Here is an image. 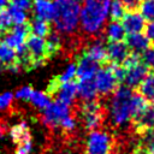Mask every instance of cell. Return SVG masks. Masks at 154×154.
I'll return each instance as SVG.
<instances>
[{"label": "cell", "mask_w": 154, "mask_h": 154, "mask_svg": "<svg viewBox=\"0 0 154 154\" xmlns=\"http://www.w3.org/2000/svg\"><path fill=\"white\" fill-rule=\"evenodd\" d=\"M120 23H122L125 32L129 34V35L142 32L144 26H146L144 18L141 16L140 12H137L135 10H130V11L125 12L123 18L120 19Z\"/></svg>", "instance_id": "cell-12"}, {"label": "cell", "mask_w": 154, "mask_h": 154, "mask_svg": "<svg viewBox=\"0 0 154 154\" xmlns=\"http://www.w3.org/2000/svg\"><path fill=\"white\" fill-rule=\"evenodd\" d=\"M78 81V79H77ZM77 95L81 97L83 102L88 101H94L96 100L97 91L95 87L94 78H88V79H79L77 82Z\"/></svg>", "instance_id": "cell-17"}, {"label": "cell", "mask_w": 154, "mask_h": 154, "mask_svg": "<svg viewBox=\"0 0 154 154\" xmlns=\"http://www.w3.org/2000/svg\"><path fill=\"white\" fill-rule=\"evenodd\" d=\"M10 0H0V12L7 10V7L10 6Z\"/></svg>", "instance_id": "cell-37"}, {"label": "cell", "mask_w": 154, "mask_h": 154, "mask_svg": "<svg viewBox=\"0 0 154 154\" xmlns=\"http://www.w3.org/2000/svg\"><path fill=\"white\" fill-rule=\"evenodd\" d=\"M123 2V5L125 6V8H130V10H135L136 6H138L141 0H120Z\"/></svg>", "instance_id": "cell-36"}, {"label": "cell", "mask_w": 154, "mask_h": 154, "mask_svg": "<svg viewBox=\"0 0 154 154\" xmlns=\"http://www.w3.org/2000/svg\"><path fill=\"white\" fill-rule=\"evenodd\" d=\"M24 47H25V52L29 59L30 71L38 66L45 65L48 60L53 58L49 52L47 41L42 37L35 36L34 34H30L26 37Z\"/></svg>", "instance_id": "cell-4"}, {"label": "cell", "mask_w": 154, "mask_h": 154, "mask_svg": "<svg viewBox=\"0 0 154 154\" xmlns=\"http://www.w3.org/2000/svg\"><path fill=\"white\" fill-rule=\"evenodd\" d=\"M111 0H83L79 24L87 36H97L107 20Z\"/></svg>", "instance_id": "cell-1"}, {"label": "cell", "mask_w": 154, "mask_h": 154, "mask_svg": "<svg viewBox=\"0 0 154 154\" xmlns=\"http://www.w3.org/2000/svg\"><path fill=\"white\" fill-rule=\"evenodd\" d=\"M142 61L147 66V69H152L154 71V46L148 47L142 53Z\"/></svg>", "instance_id": "cell-31"}, {"label": "cell", "mask_w": 154, "mask_h": 154, "mask_svg": "<svg viewBox=\"0 0 154 154\" xmlns=\"http://www.w3.org/2000/svg\"><path fill=\"white\" fill-rule=\"evenodd\" d=\"M34 11L35 17L45 19V20H53L54 18V4L52 0H36L34 1Z\"/></svg>", "instance_id": "cell-19"}, {"label": "cell", "mask_w": 154, "mask_h": 154, "mask_svg": "<svg viewBox=\"0 0 154 154\" xmlns=\"http://www.w3.org/2000/svg\"><path fill=\"white\" fill-rule=\"evenodd\" d=\"M54 18L57 34L73 35L79 25L81 0H55L54 2Z\"/></svg>", "instance_id": "cell-2"}, {"label": "cell", "mask_w": 154, "mask_h": 154, "mask_svg": "<svg viewBox=\"0 0 154 154\" xmlns=\"http://www.w3.org/2000/svg\"><path fill=\"white\" fill-rule=\"evenodd\" d=\"M0 61L6 70H10L12 72H18L20 70L17 52L5 43L0 45Z\"/></svg>", "instance_id": "cell-15"}, {"label": "cell", "mask_w": 154, "mask_h": 154, "mask_svg": "<svg viewBox=\"0 0 154 154\" xmlns=\"http://www.w3.org/2000/svg\"><path fill=\"white\" fill-rule=\"evenodd\" d=\"M105 36L109 42L124 41L126 32H125L120 20H111L105 28Z\"/></svg>", "instance_id": "cell-21"}, {"label": "cell", "mask_w": 154, "mask_h": 154, "mask_svg": "<svg viewBox=\"0 0 154 154\" xmlns=\"http://www.w3.org/2000/svg\"><path fill=\"white\" fill-rule=\"evenodd\" d=\"M4 70H6V69H5V66H4V65H2V63H1V61H0V73H1V72H2V71H4Z\"/></svg>", "instance_id": "cell-41"}, {"label": "cell", "mask_w": 154, "mask_h": 154, "mask_svg": "<svg viewBox=\"0 0 154 154\" xmlns=\"http://www.w3.org/2000/svg\"><path fill=\"white\" fill-rule=\"evenodd\" d=\"M137 129H143L149 130L154 128V105L153 106H147V108L134 120Z\"/></svg>", "instance_id": "cell-23"}, {"label": "cell", "mask_w": 154, "mask_h": 154, "mask_svg": "<svg viewBox=\"0 0 154 154\" xmlns=\"http://www.w3.org/2000/svg\"><path fill=\"white\" fill-rule=\"evenodd\" d=\"M84 53H87L93 60H95L99 65L103 64L107 61V53H106V46L103 43V41H101L100 38H94L83 51Z\"/></svg>", "instance_id": "cell-16"}, {"label": "cell", "mask_w": 154, "mask_h": 154, "mask_svg": "<svg viewBox=\"0 0 154 154\" xmlns=\"http://www.w3.org/2000/svg\"><path fill=\"white\" fill-rule=\"evenodd\" d=\"M10 2L22 10H30L32 5V0H10Z\"/></svg>", "instance_id": "cell-35"}, {"label": "cell", "mask_w": 154, "mask_h": 154, "mask_svg": "<svg viewBox=\"0 0 154 154\" xmlns=\"http://www.w3.org/2000/svg\"><path fill=\"white\" fill-rule=\"evenodd\" d=\"M13 154H14V153H13Z\"/></svg>", "instance_id": "cell-45"}, {"label": "cell", "mask_w": 154, "mask_h": 154, "mask_svg": "<svg viewBox=\"0 0 154 154\" xmlns=\"http://www.w3.org/2000/svg\"><path fill=\"white\" fill-rule=\"evenodd\" d=\"M94 82H95L97 94H100L102 96L113 94L118 85V79L113 75L109 66L99 69L94 76Z\"/></svg>", "instance_id": "cell-8"}, {"label": "cell", "mask_w": 154, "mask_h": 154, "mask_svg": "<svg viewBox=\"0 0 154 154\" xmlns=\"http://www.w3.org/2000/svg\"><path fill=\"white\" fill-rule=\"evenodd\" d=\"M31 34L29 23H24L20 25H13L12 29L6 32L2 36V43H5L6 46L13 48L16 52H18L19 49H22L25 45L26 37Z\"/></svg>", "instance_id": "cell-9"}, {"label": "cell", "mask_w": 154, "mask_h": 154, "mask_svg": "<svg viewBox=\"0 0 154 154\" xmlns=\"http://www.w3.org/2000/svg\"><path fill=\"white\" fill-rule=\"evenodd\" d=\"M1 38H2V36L0 35V45H1Z\"/></svg>", "instance_id": "cell-42"}, {"label": "cell", "mask_w": 154, "mask_h": 154, "mask_svg": "<svg viewBox=\"0 0 154 154\" xmlns=\"http://www.w3.org/2000/svg\"><path fill=\"white\" fill-rule=\"evenodd\" d=\"M132 154H147V153L144 150H142V149H136V150L132 152Z\"/></svg>", "instance_id": "cell-39"}, {"label": "cell", "mask_w": 154, "mask_h": 154, "mask_svg": "<svg viewBox=\"0 0 154 154\" xmlns=\"http://www.w3.org/2000/svg\"><path fill=\"white\" fill-rule=\"evenodd\" d=\"M106 53H107V60H109L111 64H118V65H122L130 54L129 48L124 41L109 42L108 46H106Z\"/></svg>", "instance_id": "cell-14"}, {"label": "cell", "mask_w": 154, "mask_h": 154, "mask_svg": "<svg viewBox=\"0 0 154 154\" xmlns=\"http://www.w3.org/2000/svg\"><path fill=\"white\" fill-rule=\"evenodd\" d=\"M29 101L32 103V106L40 108V109H46L51 105V99L43 93V91H36L34 90L31 93V96Z\"/></svg>", "instance_id": "cell-27"}, {"label": "cell", "mask_w": 154, "mask_h": 154, "mask_svg": "<svg viewBox=\"0 0 154 154\" xmlns=\"http://www.w3.org/2000/svg\"><path fill=\"white\" fill-rule=\"evenodd\" d=\"M10 136H11L12 141L14 142V144H17V147L31 143L30 129L25 122H22L19 124L12 126L10 130Z\"/></svg>", "instance_id": "cell-18"}, {"label": "cell", "mask_w": 154, "mask_h": 154, "mask_svg": "<svg viewBox=\"0 0 154 154\" xmlns=\"http://www.w3.org/2000/svg\"><path fill=\"white\" fill-rule=\"evenodd\" d=\"M5 132H6V123L0 119V138L5 135Z\"/></svg>", "instance_id": "cell-38"}, {"label": "cell", "mask_w": 154, "mask_h": 154, "mask_svg": "<svg viewBox=\"0 0 154 154\" xmlns=\"http://www.w3.org/2000/svg\"><path fill=\"white\" fill-rule=\"evenodd\" d=\"M140 88V94L149 102L154 105V71L148 73L142 83L138 85Z\"/></svg>", "instance_id": "cell-24"}, {"label": "cell", "mask_w": 154, "mask_h": 154, "mask_svg": "<svg viewBox=\"0 0 154 154\" xmlns=\"http://www.w3.org/2000/svg\"><path fill=\"white\" fill-rule=\"evenodd\" d=\"M130 106H131V114H132V119L135 120L148 106L147 100L141 95V94H136L132 93L131 100H130Z\"/></svg>", "instance_id": "cell-25"}, {"label": "cell", "mask_w": 154, "mask_h": 154, "mask_svg": "<svg viewBox=\"0 0 154 154\" xmlns=\"http://www.w3.org/2000/svg\"><path fill=\"white\" fill-rule=\"evenodd\" d=\"M99 69L100 65L84 52H82V54L76 58V78L78 81L94 78Z\"/></svg>", "instance_id": "cell-10"}, {"label": "cell", "mask_w": 154, "mask_h": 154, "mask_svg": "<svg viewBox=\"0 0 154 154\" xmlns=\"http://www.w3.org/2000/svg\"><path fill=\"white\" fill-rule=\"evenodd\" d=\"M138 7H140V13L144 18V20L148 22L154 20V0H141Z\"/></svg>", "instance_id": "cell-29"}, {"label": "cell", "mask_w": 154, "mask_h": 154, "mask_svg": "<svg viewBox=\"0 0 154 154\" xmlns=\"http://www.w3.org/2000/svg\"><path fill=\"white\" fill-rule=\"evenodd\" d=\"M61 154H78V153H77L76 150H75V152H70V150H66L65 153H61Z\"/></svg>", "instance_id": "cell-40"}, {"label": "cell", "mask_w": 154, "mask_h": 154, "mask_svg": "<svg viewBox=\"0 0 154 154\" xmlns=\"http://www.w3.org/2000/svg\"><path fill=\"white\" fill-rule=\"evenodd\" d=\"M108 154H114V153H108Z\"/></svg>", "instance_id": "cell-43"}, {"label": "cell", "mask_w": 154, "mask_h": 154, "mask_svg": "<svg viewBox=\"0 0 154 154\" xmlns=\"http://www.w3.org/2000/svg\"><path fill=\"white\" fill-rule=\"evenodd\" d=\"M79 117L85 130H97L103 122V108L97 100L82 102L79 105Z\"/></svg>", "instance_id": "cell-7"}, {"label": "cell", "mask_w": 154, "mask_h": 154, "mask_svg": "<svg viewBox=\"0 0 154 154\" xmlns=\"http://www.w3.org/2000/svg\"><path fill=\"white\" fill-rule=\"evenodd\" d=\"M128 48L130 51H132V53H143L147 48H148V40L144 36V34L142 32H137V34H130L126 36V41H125Z\"/></svg>", "instance_id": "cell-20"}, {"label": "cell", "mask_w": 154, "mask_h": 154, "mask_svg": "<svg viewBox=\"0 0 154 154\" xmlns=\"http://www.w3.org/2000/svg\"><path fill=\"white\" fill-rule=\"evenodd\" d=\"M113 136L106 130L89 131L84 142V154H108L113 148Z\"/></svg>", "instance_id": "cell-5"}, {"label": "cell", "mask_w": 154, "mask_h": 154, "mask_svg": "<svg viewBox=\"0 0 154 154\" xmlns=\"http://www.w3.org/2000/svg\"><path fill=\"white\" fill-rule=\"evenodd\" d=\"M32 91H34L32 87L25 85V87H22L20 89H18V90L16 91L14 96H16V99H19V100H28V101H29V99H30Z\"/></svg>", "instance_id": "cell-33"}, {"label": "cell", "mask_w": 154, "mask_h": 154, "mask_svg": "<svg viewBox=\"0 0 154 154\" xmlns=\"http://www.w3.org/2000/svg\"><path fill=\"white\" fill-rule=\"evenodd\" d=\"M13 102V94L12 93H4L0 94V111H5L12 107Z\"/></svg>", "instance_id": "cell-32"}, {"label": "cell", "mask_w": 154, "mask_h": 154, "mask_svg": "<svg viewBox=\"0 0 154 154\" xmlns=\"http://www.w3.org/2000/svg\"><path fill=\"white\" fill-rule=\"evenodd\" d=\"M142 146L147 154H154V128L144 131L142 136Z\"/></svg>", "instance_id": "cell-30"}, {"label": "cell", "mask_w": 154, "mask_h": 154, "mask_svg": "<svg viewBox=\"0 0 154 154\" xmlns=\"http://www.w3.org/2000/svg\"><path fill=\"white\" fill-rule=\"evenodd\" d=\"M125 6L120 0H111L109 8H108V16L112 20H120L123 16L125 14Z\"/></svg>", "instance_id": "cell-28"}, {"label": "cell", "mask_w": 154, "mask_h": 154, "mask_svg": "<svg viewBox=\"0 0 154 154\" xmlns=\"http://www.w3.org/2000/svg\"><path fill=\"white\" fill-rule=\"evenodd\" d=\"M77 82L78 81L76 78L64 84H60L57 88L53 97H55V100L61 101L69 106H75V99L77 95Z\"/></svg>", "instance_id": "cell-13"}, {"label": "cell", "mask_w": 154, "mask_h": 154, "mask_svg": "<svg viewBox=\"0 0 154 154\" xmlns=\"http://www.w3.org/2000/svg\"><path fill=\"white\" fill-rule=\"evenodd\" d=\"M132 93L134 91L125 85L117 88L116 91L112 94L107 106V114L113 126L123 128L132 120L130 106Z\"/></svg>", "instance_id": "cell-3"}, {"label": "cell", "mask_w": 154, "mask_h": 154, "mask_svg": "<svg viewBox=\"0 0 154 154\" xmlns=\"http://www.w3.org/2000/svg\"><path fill=\"white\" fill-rule=\"evenodd\" d=\"M34 1H36V0H34Z\"/></svg>", "instance_id": "cell-44"}, {"label": "cell", "mask_w": 154, "mask_h": 154, "mask_svg": "<svg viewBox=\"0 0 154 154\" xmlns=\"http://www.w3.org/2000/svg\"><path fill=\"white\" fill-rule=\"evenodd\" d=\"M125 67V77H124V82L126 84L128 88H136L138 87L142 81L144 79V77L148 75V69L147 66L138 61L134 65L130 66H124Z\"/></svg>", "instance_id": "cell-11"}, {"label": "cell", "mask_w": 154, "mask_h": 154, "mask_svg": "<svg viewBox=\"0 0 154 154\" xmlns=\"http://www.w3.org/2000/svg\"><path fill=\"white\" fill-rule=\"evenodd\" d=\"M75 111L76 108H72V106L54 100V102H51V105L46 109H43V112L40 114V120L46 128L55 130L59 129L60 122L71 113H73Z\"/></svg>", "instance_id": "cell-6"}, {"label": "cell", "mask_w": 154, "mask_h": 154, "mask_svg": "<svg viewBox=\"0 0 154 154\" xmlns=\"http://www.w3.org/2000/svg\"><path fill=\"white\" fill-rule=\"evenodd\" d=\"M144 36L147 37L148 42L154 45V20L153 22H148V24H146V26H144Z\"/></svg>", "instance_id": "cell-34"}, {"label": "cell", "mask_w": 154, "mask_h": 154, "mask_svg": "<svg viewBox=\"0 0 154 154\" xmlns=\"http://www.w3.org/2000/svg\"><path fill=\"white\" fill-rule=\"evenodd\" d=\"M28 23H29L31 34H34L35 36L45 38V37H48V35L52 32V25H51V22H48V20L34 17Z\"/></svg>", "instance_id": "cell-22"}, {"label": "cell", "mask_w": 154, "mask_h": 154, "mask_svg": "<svg viewBox=\"0 0 154 154\" xmlns=\"http://www.w3.org/2000/svg\"><path fill=\"white\" fill-rule=\"evenodd\" d=\"M6 11H7L10 18H11L13 25H20V24H24V23L28 22L26 20V14H25L24 10H22V8L10 4V6L7 7Z\"/></svg>", "instance_id": "cell-26"}]
</instances>
